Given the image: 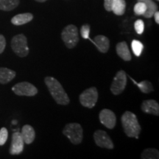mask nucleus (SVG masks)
<instances>
[{
  "label": "nucleus",
  "mask_w": 159,
  "mask_h": 159,
  "mask_svg": "<svg viewBox=\"0 0 159 159\" xmlns=\"http://www.w3.org/2000/svg\"><path fill=\"white\" fill-rule=\"evenodd\" d=\"M99 121L108 129H114L116 123V117L114 112L110 109H102L99 114Z\"/></svg>",
  "instance_id": "obj_10"
},
{
  "label": "nucleus",
  "mask_w": 159,
  "mask_h": 159,
  "mask_svg": "<svg viewBox=\"0 0 159 159\" xmlns=\"http://www.w3.org/2000/svg\"><path fill=\"white\" fill-rule=\"evenodd\" d=\"M141 158L142 159H158L159 158V152L154 148L145 149L141 154Z\"/></svg>",
  "instance_id": "obj_22"
},
{
  "label": "nucleus",
  "mask_w": 159,
  "mask_h": 159,
  "mask_svg": "<svg viewBox=\"0 0 159 159\" xmlns=\"http://www.w3.org/2000/svg\"><path fill=\"white\" fill-rule=\"evenodd\" d=\"M90 25L89 24H85L81 27L80 34L84 39H89V34H90Z\"/></svg>",
  "instance_id": "obj_26"
},
{
  "label": "nucleus",
  "mask_w": 159,
  "mask_h": 159,
  "mask_svg": "<svg viewBox=\"0 0 159 159\" xmlns=\"http://www.w3.org/2000/svg\"><path fill=\"white\" fill-rule=\"evenodd\" d=\"M114 0H104V7L107 11H112V5Z\"/></svg>",
  "instance_id": "obj_29"
},
{
  "label": "nucleus",
  "mask_w": 159,
  "mask_h": 159,
  "mask_svg": "<svg viewBox=\"0 0 159 159\" xmlns=\"http://www.w3.org/2000/svg\"><path fill=\"white\" fill-rule=\"evenodd\" d=\"M8 138V131L7 128H2L0 130V146H2L6 143Z\"/></svg>",
  "instance_id": "obj_27"
},
{
  "label": "nucleus",
  "mask_w": 159,
  "mask_h": 159,
  "mask_svg": "<svg viewBox=\"0 0 159 159\" xmlns=\"http://www.w3.org/2000/svg\"><path fill=\"white\" fill-rule=\"evenodd\" d=\"M94 139L95 144L99 148L109 149V150L114 149V142H112L108 134L104 130H97L95 131L94 134Z\"/></svg>",
  "instance_id": "obj_9"
},
{
  "label": "nucleus",
  "mask_w": 159,
  "mask_h": 159,
  "mask_svg": "<svg viewBox=\"0 0 159 159\" xmlns=\"http://www.w3.org/2000/svg\"><path fill=\"white\" fill-rule=\"evenodd\" d=\"M35 1L38 2H44L47 1V0H35Z\"/></svg>",
  "instance_id": "obj_31"
},
{
  "label": "nucleus",
  "mask_w": 159,
  "mask_h": 159,
  "mask_svg": "<svg viewBox=\"0 0 159 159\" xmlns=\"http://www.w3.org/2000/svg\"><path fill=\"white\" fill-rule=\"evenodd\" d=\"M121 122L125 134L127 136L130 138L139 139L142 128L136 114L130 111H125L121 117Z\"/></svg>",
  "instance_id": "obj_2"
},
{
  "label": "nucleus",
  "mask_w": 159,
  "mask_h": 159,
  "mask_svg": "<svg viewBox=\"0 0 159 159\" xmlns=\"http://www.w3.org/2000/svg\"><path fill=\"white\" fill-rule=\"evenodd\" d=\"M116 50L119 57H120L125 61H131V58H132L131 53L129 50L128 46L125 41H121L117 43L116 46Z\"/></svg>",
  "instance_id": "obj_15"
},
{
  "label": "nucleus",
  "mask_w": 159,
  "mask_h": 159,
  "mask_svg": "<svg viewBox=\"0 0 159 159\" xmlns=\"http://www.w3.org/2000/svg\"><path fill=\"white\" fill-rule=\"evenodd\" d=\"M16 75L15 71L5 67H0V83L7 84L14 79Z\"/></svg>",
  "instance_id": "obj_17"
},
{
  "label": "nucleus",
  "mask_w": 159,
  "mask_h": 159,
  "mask_svg": "<svg viewBox=\"0 0 159 159\" xmlns=\"http://www.w3.org/2000/svg\"><path fill=\"white\" fill-rule=\"evenodd\" d=\"M131 47H132L134 55L136 57H139L142 54L143 49H144V45L138 40H133L132 43H131Z\"/></svg>",
  "instance_id": "obj_23"
},
{
  "label": "nucleus",
  "mask_w": 159,
  "mask_h": 159,
  "mask_svg": "<svg viewBox=\"0 0 159 159\" xmlns=\"http://www.w3.org/2000/svg\"><path fill=\"white\" fill-rule=\"evenodd\" d=\"M11 48L17 56L25 57L29 54L27 39L24 34L15 35L11 40Z\"/></svg>",
  "instance_id": "obj_5"
},
{
  "label": "nucleus",
  "mask_w": 159,
  "mask_h": 159,
  "mask_svg": "<svg viewBox=\"0 0 159 159\" xmlns=\"http://www.w3.org/2000/svg\"><path fill=\"white\" fill-rule=\"evenodd\" d=\"M156 1H159V0H156Z\"/></svg>",
  "instance_id": "obj_32"
},
{
  "label": "nucleus",
  "mask_w": 159,
  "mask_h": 159,
  "mask_svg": "<svg viewBox=\"0 0 159 159\" xmlns=\"http://www.w3.org/2000/svg\"><path fill=\"white\" fill-rule=\"evenodd\" d=\"M153 16L155 17V21H156V24H159V12L158 11H156L155 12V13L153 14Z\"/></svg>",
  "instance_id": "obj_30"
},
{
  "label": "nucleus",
  "mask_w": 159,
  "mask_h": 159,
  "mask_svg": "<svg viewBox=\"0 0 159 159\" xmlns=\"http://www.w3.org/2000/svg\"><path fill=\"white\" fill-rule=\"evenodd\" d=\"M62 133L70 140L73 144L77 145L82 142L83 139V130L82 126L78 123H68L66 125Z\"/></svg>",
  "instance_id": "obj_3"
},
{
  "label": "nucleus",
  "mask_w": 159,
  "mask_h": 159,
  "mask_svg": "<svg viewBox=\"0 0 159 159\" xmlns=\"http://www.w3.org/2000/svg\"><path fill=\"white\" fill-rule=\"evenodd\" d=\"M19 0H0V10L11 11L14 10L19 5Z\"/></svg>",
  "instance_id": "obj_20"
},
{
  "label": "nucleus",
  "mask_w": 159,
  "mask_h": 159,
  "mask_svg": "<svg viewBox=\"0 0 159 159\" xmlns=\"http://www.w3.org/2000/svg\"><path fill=\"white\" fill-rule=\"evenodd\" d=\"M21 136L24 142L26 144H30L34 142L35 139V132L34 128L29 125H25L21 129Z\"/></svg>",
  "instance_id": "obj_14"
},
{
  "label": "nucleus",
  "mask_w": 159,
  "mask_h": 159,
  "mask_svg": "<svg viewBox=\"0 0 159 159\" xmlns=\"http://www.w3.org/2000/svg\"><path fill=\"white\" fill-rule=\"evenodd\" d=\"M12 90L16 95L26 97L35 96L39 92L36 87L28 82H21L17 83L12 88Z\"/></svg>",
  "instance_id": "obj_8"
},
{
  "label": "nucleus",
  "mask_w": 159,
  "mask_h": 159,
  "mask_svg": "<svg viewBox=\"0 0 159 159\" xmlns=\"http://www.w3.org/2000/svg\"><path fill=\"white\" fill-rule=\"evenodd\" d=\"M25 142L21 136V133L15 132L12 135L11 144L10 147L9 152L11 155H19L23 152Z\"/></svg>",
  "instance_id": "obj_11"
},
{
  "label": "nucleus",
  "mask_w": 159,
  "mask_h": 159,
  "mask_svg": "<svg viewBox=\"0 0 159 159\" xmlns=\"http://www.w3.org/2000/svg\"><path fill=\"white\" fill-rule=\"evenodd\" d=\"M44 83L56 103L61 105H67L69 104L70 99L68 94H66L62 85L57 80L52 77H46L44 78Z\"/></svg>",
  "instance_id": "obj_1"
},
{
  "label": "nucleus",
  "mask_w": 159,
  "mask_h": 159,
  "mask_svg": "<svg viewBox=\"0 0 159 159\" xmlns=\"http://www.w3.org/2000/svg\"><path fill=\"white\" fill-rule=\"evenodd\" d=\"M6 47V40L3 35L0 34V54L3 52Z\"/></svg>",
  "instance_id": "obj_28"
},
{
  "label": "nucleus",
  "mask_w": 159,
  "mask_h": 159,
  "mask_svg": "<svg viewBox=\"0 0 159 159\" xmlns=\"http://www.w3.org/2000/svg\"><path fill=\"white\" fill-rule=\"evenodd\" d=\"M134 11L136 16H143L147 11L146 5L143 2H138L134 6Z\"/></svg>",
  "instance_id": "obj_24"
},
{
  "label": "nucleus",
  "mask_w": 159,
  "mask_h": 159,
  "mask_svg": "<svg viewBox=\"0 0 159 159\" xmlns=\"http://www.w3.org/2000/svg\"><path fill=\"white\" fill-rule=\"evenodd\" d=\"M127 85V74L125 71L120 70L115 75L111 85V91L113 94L119 95L124 91Z\"/></svg>",
  "instance_id": "obj_7"
},
{
  "label": "nucleus",
  "mask_w": 159,
  "mask_h": 159,
  "mask_svg": "<svg viewBox=\"0 0 159 159\" xmlns=\"http://www.w3.org/2000/svg\"><path fill=\"white\" fill-rule=\"evenodd\" d=\"M141 108L145 114L159 116V105L158 102L154 99H147L143 101Z\"/></svg>",
  "instance_id": "obj_12"
},
{
  "label": "nucleus",
  "mask_w": 159,
  "mask_h": 159,
  "mask_svg": "<svg viewBox=\"0 0 159 159\" xmlns=\"http://www.w3.org/2000/svg\"><path fill=\"white\" fill-rule=\"evenodd\" d=\"M126 2L125 0H114L112 5V11L115 15L122 16L125 13Z\"/></svg>",
  "instance_id": "obj_19"
},
{
  "label": "nucleus",
  "mask_w": 159,
  "mask_h": 159,
  "mask_svg": "<svg viewBox=\"0 0 159 159\" xmlns=\"http://www.w3.org/2000/svg\"><path fill=\"white\" fill-rule=\"evenodd\" d=\"M138 2H143L147 7V11L143 15L147 19H150L153 16L155 12L158 11V6L152 0H138Z\"/></svg>",
  "instance_id": "obj_18"
},
{
  "label": "nucleus",
  "mask_w": 159,
  "mask_h": 159,
  "mask_svg": "<svg viewBox=\"0 0 159 159\" xmlns=\"http://www.w3.org/2000/svg\"><path fill=\"white\" fill-rule=\"evenodd\" d=\"M33 19V15L30 13H20V14L16 15L11 19V23L13 25L21 26L25 24L30 22Z\"/></svg>",
  "instance_id": "obj_16"
},
{
  "label": "nucleus",
  "mask_w": 159,
  "mask_h": 159,
  "mask_svg": "<svg viewBox=\"0 0 159 159\" xmlns=\"http://www.w3.org/2000/svg\"><path fill=\"white\" fill-rule=\"evenodd\" d=\"M134 28L135 30L137 33V34L141 35L142 34L144 30V23L142 19H138L135 21L134 23Z\"/></svg>",
  "instance_id": "obj_25"
},
{
  "label": "nucleus",
  "mask_w": 159,
  "mask_h": 159,
  "mask_svg": "<svg viewBox=\"0 0 159 159\" xmlns=\"http://www.w3.org/2000/svg\"><path fill=\"white\" fill-rule=\"evenodd\" d=\"M94 45L96 46L97 49L102 53L108 52L110 48V41L106 36L102 35H98L94 37Z\"/></svg>",
  "instance_id": "obj_13"
},
{
  "label": "nucleus",
  "mask_w": 159,
  "mask_h": 159,
  "mask_svg": "<svg viewBox=\"0 0 159 159\" xmlns=\"http://www.w3.org/2000/svg\"><path fill=\"white\" fill-rule=\"evenodd\" d=\"M131 80L134 82L135 84L137 85L138 88L140 89V91H142V93H144V94H149V93L152 92V91H154V88H153V85H152V83H150V81L148 80H144L142 82L137 83L136 81L134 80V79L131 78Z\"/></svg>",
  "instance_id": "obj_21"
},
{
  "label": "nucleus",
  "mask_w": 159,
  "mask_h": 159,
  "mask_svg": "<svg viewBox=\"0 0 159 159\" xmlns=\"http://www.w3.org/2000/svg\"><path fill=\"white\" fill-rule=\"evenodd\" d=\"M61 39L68 49H73L79 42L78 29L74 25H69L61 33Z\"/></svg>",
  "instance_id": "obj_4"
},
{
  "label": "nucleus",
  "mask_w": 159,
  "mask_h": 159,
  "mask_svg": "<svg viewBox=\"0 0 159 159\" xmlns=\"http://www.w3.org/2000/svg\"><path fill=\"white\" fill-rule=\"evenodd\" d=\"M80 102L83 106L88 108H93L98 100V91L96 87L85 89L79 96Z\"/></svg>",
  "instance_id": "obj_6"
}]
</instances>
